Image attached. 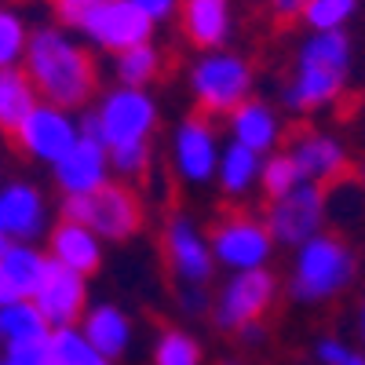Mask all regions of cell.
Returning a JSON list of instances; mask_svg holds the SVG:
<instances>
[{"label": "cell", "mask_w": 365, "mask_h": 365, "mask_svg": "<svg viewBox=\"0 0 365 365\" xmlns=\"http://www.w3.org/2000/svg\"><path fill=\"white\" fill-rule=\"evenodd\" d=\"M354 182H358V187H361V190H365V161H361V165H358V179H354Z\"/></svg>", "instance_id": "obj_41"}, {"label": "cell", "mask_w": 365, "mask_h": 365, "mask_svg": "<svg viewBox=\"0 0 365 365\" xmlns=\"http://www.w3.org/2000/svg\"><path fill=\"white\" fill-rule=\"evenodd\" d=\"M0 365H29V361H11V358H0Z\"/></svg>", "instance_id": "obj_42"}, {"label": "cell", "mask_w": 365, "mask_h": 365, "mask_svg": "<svg viewBox=\"0 0 365 365\" xmlns=\"http://www.w3.org/2000/svg\"><path fill=\"white\" fill-rule=\"evenodd\" d=\"M77 329H81V336L113 365L135 344V322L125 307H117V303H88V311H84Z\"/></svg>", "instance_id": "obj_21"}, {"label": "cell", "mask_w": 365, "mask_h": 365, "mask_svg": "<svg viewBox=\"0 0 365 365\" xmlns=\"http://www.w3.org/2000/svg\"><path fill=\"white\" fill-rule=\"evenodd\" d=\"M344 365H365V351H351V358Z\"/></svg>", "instance_id": "obj_40"}, {"label": "cell", "mask_w": 365, "mask_h": 365, "mask_svg": "<svg viewBox=\"0 0 365 365\" xmlns=\"http://www.w3.org/2000/svg\"><path fill=\"white\" fill-rule=\"evenodd\" d=\"M223 154V135L216 120L205 113H187L168 132V168L182 187H208L216 179V165Z\"/></svg>", "instance_id": "obj_8"}, {"label": "cell", "mask_w": 365, "mask_h": 365, "mask_svg": "<svg viewBox=\"0 0 365 365\" xmlns=\"http://www.w3.org/2000/svg\"><path fill=\"white\" fill-rule=\"evenodd\" d=\"M37 103H41V96H37L34 81H29V73L22 66L0 70V132L11 135Z\"/></svg>", "instance_id": "obj_25"}, {"label": "cell", "mask_w": 365, "mask_h": 365, "mask_svg": "<svg viewBox=\"0 0 365 365\" xmlns=\"http://www.w3.org/2000/svg\"><path fill=\"white\" fill-rule=\"evenodd\" d=\"M311 0H267V8H270V15L278 19V22H296L299 15H303V8H307Z\"/></svg>", "instance_id": "obj_37"}, {"label": "cell", "mask_w": 365, "mask_h": 365, "mask_svg": "<svg viewBox=\"0 0 365 365\" xmlns=\"http://www.w3.org/2000/svg\"><path fill=\"white\" fill-rule=\"evenodd\" d=\"M282 296V282L270 267L227 274L212 296V325L220 332H241L252 322H263Z\"/></svg>", "instance_id": "obj_7"}, {"label": "cell", "mask_w": 365, "mask_h": 365, "mask_svg": "<svg viewBox=\"0 0 365 365\" xmlns=\"http://www.w3.org/2000/svg\"><path fill=\"white\" fill-rule=\"evenodd\" d=\"M96 4L99 0H51V11H55V19H58L63 29H81Z\"/></svg>", "instance_id": "obj_34"}, {"label": "cell", "mask_w": 365, "mask_h": 365, "mask_svg": "<svg viewBox=\"0 0 365 365\" xmlns=\"http://www.w3.org/2000/svg\"><path fill=\"white\" fill-rule=\"evenodd\" d=\"M48 230H51V205L37 182L26 179L0 182V234L8 241L37 245V237H48Z\"/></svg>", "instance_id": "obj_14"}, {"label": "cell", "mask_w": 365, "mask_h": 365, "mask_svg": "<svg viewBox=\"0 0 365 365\" xmlns=\"http://www.w3.org/2000/svg\"><path fill=\"white\" fill-rule=\"evenodd\" d=\"M161 256L175 285H208L216 274L208 230L190 212H172L161 227Z\"/></svg>", "instance_id": "obj_11"}, {"label": "cell", "mask_w": 365, "mask_h": 365, "mask_svg": "<svg viewBox=\"0 0 365 365\" xmlns=\"http://www.w3.org/2000/svg\"><path fill=\"white\" fill-rule=\"evenodd\" d=\"M285 154L292 158V165L299 168L303 182H314V187H329V182H340V175L347 172V146L340 135L311 128L299 132Z\"/></svg>", "instance_id": "obj_17"}, {"label": "cell", "mask_w": 365, "mask_h": 365, "mask_svg": "<svg viewBox=\"0 0 365 365\" xmlns=\"http://www.w3.org/2000/svg\"><path fill=\"white\" fill-rule=\"evenodd\" d=\"M354 329H358V344L365 351V299L358 303V318H354Z\"/></svg>", "instance_id": "obj_39"}, {"label": "cell", "mask_w": 365, "mask_h": 365, "mask_svg": "<svg viewBox=\"0 0 365 365\" xmlns=\"http://www.w3.org/2000/svg\"><path fill=\"white\" fill-rule=\"evenodd\" d=\"M81 34L99 51L117 55L132 44L154 41V22H150L132 0H99V4L91 8V15L84 19Z\"/></svg>", "instance_id": "obj_13"}, {"label": "cell", "mask_w": 365, "mask_h": 365, "mask_svg": "<svg viewBox=\"0 0 365 365\" xmlns=\"http://www.w3.org/2000/svg\"><path fill=\"white\" fill-rule=\"evenodd\" d=\"M208 245H212L216 270L223 267L227 274L270 267L274 249H278L263 216H252V212H227V216H220L208 230Z\"/></svg>", "instance_id": "obj_9"}, {"label": "cell", "mask_w": 365, "mask_h": 365, "mask_svg": "<svg viewBox=\"0 0 365 365\" xmlns=\"http://www.w3.org/2000/svg\"><path fill=\"white\" fill-rule=\"evenodd\" d=\"M299 168L292 165V158L285 154V150H278V154H267L263 158V168H259V190L274 201V197H282L289 194L292 187H299Z\"/></svg>", "instance_id": "obj_32"}, {"label": "cell", "mask_w": 365, "mask_h": 365, "mask_svg": "<svg viewBox=\"0 0 365 365\" xmlns=\"http://www.w3.org/2000/svg\"><path fill=\"white\" fill-rule=\"evenodd\" d=\"M227 139L252 150L256 158L278 154V146L285 139V120H282V113H278L274 103L252 96L227 117Z\"/></svg>", "instance_id": "obj_18"}, {"label": "cell", "mask_w": 365, "mask_h": 365, "mask_svg": "<svg viewBox=\"0 0 365 365\" xmlns=\"http://www.w3.org/2000/svg\"><path fill=\"white\" fill-rule=\"evenodd\" d=\"M234 26V0H179V29L197 51L227 48Z\"/></svg>", "instance_id": "obj_20"}, {"label": "cell", "mask_w": 365, "mask_h": 365, "mask_svg": "<svg viewBox=\"0 0 365 365\" xmlns=\"http://www.w3.org/2000/svg\"><path fill=\"white\" fill-rule=\"evenodd\" d=\"M110 168L117 182H139L154 168V143H132V146H117L110 150Z\"/></svg>", "instance_id": "obj_31"}, {"label": "cell", "mask_w": 365, "mask_h": 365, "mask_svg": "<svg viewBox=\"0 0 365 365\" xmlns=\"http://www.w3.org/2000/svg\"><path fill=\"white\" fill-rule=\"evenodd\" d=\"M103 256H106V241L96 230H88L84 223H73V220H63V216H58V223H51L48 230L51 263L81 274V278H91V274H99Z\"/></svg>", "instance_id": "obj_19"}, {"label": "cell", "mask_w": 365, "mask_h": 365, "mask_svg": "<svg viewBox=\"0 0 365 365\" xmlns=\"http://www.w3.org/2000/svg\"><path fill=\"white\" fill-rule=\"evenodd\" d=\"M22 70L34 81L41 103L77 110L96 96V63H91L88 48L58 22L29 29Z\"/></svg>", "instance_id": "obj_1"}, {"label": "cell", "mask_w": 365, "mask_h": 365, "mask_svg": "<svg viewBox=\"0 0 365 365\" xmlns=\"http://www.w3.org/2000/svg\"><path fill=\"white\" fill-rule=\"evenodd\" d=\"M361 0H311L303 8L299 22L311 29V34H340L351 26V19L358 15Z\"/></svg>", "instance_id": "obj_29"}, {"label": "cell", "mask_w": 365, "mask_h": 365, "mask_svg": "<svg viewBox=\"0 0 365 365\" xmlns=\"http://www.w3.org/2000/svg\"><path fill=\"white\" fill-rule=\"evenodd\" d=\"M29 48V22L15 8H0V70L22 66Z\"/></svg>", "instance_id": "obj_30"}, {"label": "cell", "mask_w": 365, "mask_h": 365, "mask_svg": "<svg viewBox=\"0 0 365 365\" xmlns=\"http://www.w3.org/2000/svg\"><path fill=\"white\" fill-rule=\"evenodd\" d=\"M19 154L37 161V165H58L66 158V150L81 139V120L73 117V110L51 106V103H37L29 110V117L11 132Z\"/></svg>", "instance_id": "obj_12"}, {"label": "cell", "mask_w": 365, "mask_h": 365, "mask_svg": "<svg viewBox=\"0 0 365 365\" xmlns=\"http://www.w3.org/2000/svg\"><path fill=\"white\" fill-rule=\"evenodd\" d=\"M263 223L274 237V245L282 249H299L303 241H311L325 230L329 223V194L325 187H314V182H299L289 194L274 197L263 212Z\"/></svg>", "instance_id": "obj_10"}, {"label": "cell", "mask_w": 365, "mask_h": 365, "mask_svg": "<svg viewBox=\"0 0 365 365\" xmlns=\"http://www.w3.org/2000/svg\"><path fill=\"white\" fill-rule=\"evenodd\" d=\"M358 282V252L340 234L322 230L318 237L292 249L285 296L299 307H325L336 303Z\"/></svg>", "instance_id": "obj_3"}, {"label": "cell", "mask_w": 365, "mask_h": 365, "mask_svg": "<svg viewBox=\"0 0 365 365\" xmlns=\"http://www.w3.org/2000/svg\"><path fill=\"white\" fill-rule=\"evenodd\" d=\"M259 168H263V158H256L252 150L237 146V143H223V154H220V165H216V190L227 197V201H245L249 194L259 190Z\"/></svg>", "instance_id": "obj_22"}, {"label": "cell", "mask_w": 365, "mask_h": 365, "mask_svg": "<svg viewBox=\"0 0 365 365\" xmlns=\"http://www.w3.org/2000/svg\"><path fill=\"white\" fill-rule=\"evenodd\" d=\"M63 220L84 223L88 230H96L103 241H132L143 223H146V208L139 201V194L128 182H106L103 190L88 194V197H63Z\"/></svg>", "instance_id": "obj_6"}, {"label": "cell", "mask_w": 365, "mask_h": 365, "mask_svg": "<svg viewBox=\"0 0 365 365\" xmlns=\"http://www.w3.org/2000/svg\"><path fill=\"white\" fill-rule=\"evenodd\" d=\"M237 336L245 340L249 347H263V344H267V325H263V322H252V325H245V329H241Z\"/></svg>", "instance_id": "obj_38"}, {"label": "cell", "mask_w": 365, "mask_h": 365, "mask_svg": "<svg viewBox=\"0 0 365 365\" xmlns=\"http://www.w3.org/2000/svg\"><path fill=\"white\" fill-rule=\"evenodd\" d=\"M165 70V51L154 41L132 44L113 55V84L120 88H150Z\"/></svg>", "instance_id": "obj_23"}, {"label": "cell", "mask_w": 365, "mask_h": 365, "mask_svg": "<svg viewBox=\"0 0 365 365\" xmlns=\"http://www.w3.org/2000/svg\"><path fill=\"white\" fill-rule=\"evenodd\" d=\"M34 303L51 329H73L81 325L88 311V278L48 259V270L34 292Z\"/></svg>", "instance_id": "obj_16"}, {"label": "cell", "mask_w": 365, "mask_h": 365, "mask_svg": "<svg viewBox=\"0 0 365 365\" xmlns=\"http://www.w3.org/2000/svg\"><path fill=\"white\" fill-rule=\"evenodd\" d=\"M41 365H113V361H106L96 347L81 336V329L73 325V329H51Z\"/></svg>", "instance_id": "obj_27"}, {"label": "cell", "mask_w": 365, "mask_h": 365, "mask_svg": "<svg viewBox=\"0 0 365 365\" xmlns=\"http://www.w3.org/2000/svg\"><path fill=\"white\" fill-rule=\"evenodd\" d=\"M201 358H205L201 340L179 325L161 329L154 336V347H150V361L154 365H201Z\"/></svg>", "instance_id": "obj_28"}, {"label": "cell", "mask_w": 365, "mask_h": 365, "mask_svg": "<svg viewBox=\"0 0 365 365\" xmlns=\"http://www.w3.org/2000/svg\"><path fill=\"white\" fill-rule=\"evenodd\" d=\"M354 66V44L347 29L340 34H307L296 48V63L289 81L282 84V103L292 113L325 110L344 96Z\"/></svg>", "instance_id": "obj_2"}, {"label": "cell", "mask_w": 365, "mask_h": 365, "mask_svg": "<svg viewBox=\"0 0 365 365\" xmlns=\"http://www.w3.org/2000/svg\"><path fill=\"white\" fill-rule=\"evenodd\" d=\"M175 307L187 314V318H205V314H212V292H208V285H179Z\"/></svg>", "instance_id": "obj_33"}, {"label": "cell", "mask_w": 365, "mask_h": 365, "mask_svg": "<svg viewBox=\"0 0 365 365\" xmlns=\"http://www.w3.org/2000/svg\"><path fill=\"white\" fill-rule=\"evenodd\" d=\"M0 270L11 282V289L22 299H34L44 270H48V252H41L37 245H26V241H11V245L0 252Z\"/></svg>", "instance_id": "obj_24"}, {"label": "cell", "mask_w": 365, "mask_h": 365, "mask_svg": "<svg viewBox=\"0 0 365 365\" xmlns=\"http://www.w3.org/2000/svg\"><path fill=\"white\" fill-rule=\"evenodd\" d=\"M132 4L150 19V22H168V19H175L179 15V0H132Z\"/></svg>", "instance_id": "obj_36"}, {"label": "cell", "mask_w": 365, "mask_h": 365, "mask_svg": "<svg viewBox=\"0 0 365 365\" xmlns=\"http://www.w3.org/2000/svg\"><path fill=\"white\" fill-rule=\"evenodd\" d=\"M51 179L63 197H88L103 190L106 182H113V168H110V150L99 143V139H88L81 135L66 158L51 165Z\"/></svg>", "instance_id": "obj_15"}, {"label": "cell", "mask_w": 365, "mask_h": 365, "mask_svg": "<svg viewBox=\"0 0 365 365\" xmlns=\"http://www.w3.org/2000/svg\"><path fill=\"white\" fill-rule=\"evenodd\" d=\"M51 336V325L37 311L34 299H19L0 307V347L11 344H44Z\"/></svg>", "instance_id": "obj_26"}, {"label": "cell", "mask_w": 365, "mask_h": 365, "mask_svg": "<svg viewBox=\"0 0 365 365\" xmlns=\"http://www.w3.org/2000/svg\"><path fill=\"white\" fill-rule=\"evenodd\" d=\"M252 88H256L252 58L234 48L197 51V58L187 70L190 103L205 117H230L245 99H252Z\"/></svg>", "instance_id": "obj_5"}, {"label": "cell", "mask_w": 365, "mask_h": 365, "mask_svg": "<svg viewBox=\"0 0 365 365\" xmlns=\"http://www.w3.org/2000/svg\"><path fill=\"white\" fill-rule=\"evenodd\" d=\"M158 128H161V103L150 88L113 84L81 117V135L99 139L106 150L132 146V143H154Z\"/></svg>", "instance_id": "obj_4"}, {"label": "cell", "mask_w": 365, "mask_h": 365, "mask_svg": "<svg viewBox=\"0 0 365 365\" xmlns=\"http://www.w3.org/2000/svg\"><path fill=\"white\" fill-rule=\"evenodd\" d=\"M220 365H241V361H237V358H227V361H220Z\"/></svg>", "instance_id": "obj_43"}, {"label": "cell", "mask_w": 365, "mask_h": 365, "mask_svg": "<svg viewBox=\"0 0 365 365\" xmlns=\"http://www.w3.org/2000/svg\"><path fill=\"white\" fill-rule=\"evenodd\" d=\"M311 354H314L318 365H344V361L351 358V344L340 340V336H332V332H325V336L314 340Z\"/></svg>", "instance_id": "obj_35"}]
</instances>
